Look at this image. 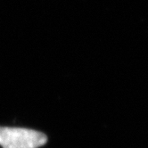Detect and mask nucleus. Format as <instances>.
<instances>
[{
	"instance_id": "nucleus-1",
	"label": "nucleus",
	"mask_w": 148,
	"mask_h": 148,
	"mask_svg": "<svg viewBox=\"0 0 148 148\" xmlns=\"http://www.w3.org/2000/svg\"><path fill=\"white\" fill-rule=\"evenodd\" d=\"M47 142V136L39 131L0 127V145L3 148H38Z\"/></svg>"
}]
</instances>
